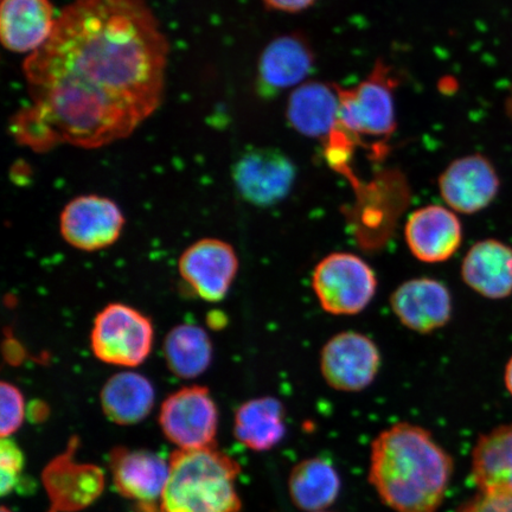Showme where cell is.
<instances>
[{"instance_id":"7a4b0ae2","label":"cell","mask_w":512,"mask_h":512,"mask_svg":"<svg viewBox=\"0 0 512 512\" xmlns=\"http://www.w3.org/2000/svg\"><path fill=\"white\" fill-rule=\"evenodd\" d=\"M454 473V460L426 428L399 422L370 446L368 479L394 512H438Z\"/></svg>"},{"instance_id":"d6986e66","label":"cell","mask_w":512,"mask_h":512,"mask_svg":"<svg viewBox=\"0 0 512 512\" xmlns=\"http://www.w3.org/2000/svg\"><path fill=\"white\" fill-rule=\"evenodd\" d=\"M462 279L473 291L489 299L512 294V248L486 239L475 243L465 255Z\"/></svg>"},{"instance_id":"f546056e","label":"cell","mask_w":512,"mask_h":512,"mask_svg":"<svg viewBox=\"0 0 512 512\" xmlns=\"http://www.w3.org/2000/svg\"><path fill=\"white\" fill-rule=\"evenodd\" d=\"M0 512H12V511H11V510H9V509H6L5 507H3V508H2V511H0Z\"/></svg>"},{"instance_id":"e0dca14e","label":"cell","mask_w":512,"mask_h":512,"mask_svg":"<svg viewBox=\"0 0 512 512\" xmlns=\"http://www.w3.org/2000/svg\"><path fill=\"white\" fill-rule=\"evenodd\" d=\"M57 18L50 0H3L0 37L5 49L34 54L47 43Z\"/></svg>"},{"instance_id":"484cf974","label":"cell","mask_w":512,"mask_h":512,"mask_svg":"<svg viewBox=\"0 0 512 512\" xmlns=\"http://www.w3.org/2000/svg\"><path fill=\"white\" fill-rule=\"evenodd\" d=\"M24 467L21 448L10 438L2 439L0 444V494L9 495L19 482Z\"/></svg>"},{"instance_id":"f1b7e54d","label":"cell","mask_w":512,"mask_h":512,"mask_svg":"<svg viewBox=\"0 0 512 512\" xmlns=\"http://www.w3.org/2000/svg\"><path fill=\"white\" fill-rule=\"evenodd\" d=\"M505 386L509 390V393L512 396V357L510 358L509 363L507 364V368H505L504 375Z\"/></svg>"},{"instance_id":"8992f818","label":"cell","mask_w":512,"mask_h":512,"mask_svg":"<svg viewBox=\"0 0 512 512\" xmlns=\"http://www.w3.org/2000/svg\"><path fill=\"white\" fill-rule=\"evenodd\" d=\"M155 329L151 319L134 307L113 303L94 319L91 348L99 361L120 368H137L149 358Z\"/></svg>"},{"instance_id":"d4e9b609","label":"cell","mask_w":512,"mask_h":512,"mask_svg":"<svg viewBox=\"0 0 512 512\" xmlns=\"http://www.w3.org/2000/svg\"><path fill=\"white\" fill-rule=\"evenodd\" d=\"M0 406V435L5 439L15 434L25 419L24 396L15 384H0Z\"/></svg>"},{"instance_id":"8fae6325","label":"cell","mask_w":512,"mask_h":512,"mask_svg":"<svg viewBox=\"0 0 512 512\" xmlns=\"http://www.w3.org/2000/svg\"><path fill=\"white\" fill-rule=\"evenodd\" d=\"M179 274L198 297L208 303L226 298L239 272V258L228 242L202 239L179 258Z\"/></svg>"},{"instance_id":"7402d4cb","label":"cell","mask_w":512,"mask_h":512,"mask_svg":"<svg viewBox=\"0 0 512 512\" xmlns=\"http://www.w3.org/2000/svg\"><path fill=\"white\" fill-rule=\"evenodd\" d=\"M156 393L147 377L134 371H121L105 383L100 401L106 418L119 426L142 422L155 406Z\"/></svg>"},{"instance_id":"2e32d148","label":"cell","mask_w":512,"mask_h":512,"mask_svg":"<svg viewBox=\"0 0 512 512\" xmlns=\"http://www.w3.org/2000/svg\"><path fill=\"white\" fill-rule=\"evenodd\" d=\"M315 64V51L303 35L294 32L274 38L258 62L261 92L270 95L303 85Z\"/></svg>"},{"instance_id":"44dd1931","label":"cell","mask_w":512,"mask_h":512,"mask_svg":"<svg viewBox=\"0 0 512 512\" xmlns=\"http://www.w3.org/2000/svg\"><path fill=\"white\" fill-rule=\"evenodd\" d=\"M286 409L277 398L264 396L242 403L235 413L234 437L254 452H267L284 440Z\"/></svg>"},{"instance_id":"ffe728a7","label":"cell","mask_w":512,"mask_h":512,"mask_svg":"<svg viewBox=\"0 0 512 512\" xmlns=\"http://www.w3.org/2000/svg\"><path fill=\"white\" fill-rule=\"evenodd\" d=\"M471 475L483 494L512 496V424L499 426L477 440Z\"/></svg>"},{"instance_id":"4dcf8cb0","label":"cell","mask_w":512,"mask_h":512,"mask_svg":"<svg viewBox=\"0 0 512 512\" xmlns=\"http://www.w3.org/2000/svg\"><path fill=\"white\" fill-rule=\"evenodd\" d=\"M319 512H325V511H319Z\"/></svg>"},{"instance_id":"277c9868","label":"cell","mask_w":512,"mask_h":512,"mask_svg":"<svg viewBox=\"0 0 512 512\" xmlns=\"http://www.w3.org/2000/svg\"><path fill=\"white\" fill-rule=\"evenodd\" d=\"M377 285L368 262L347 252L326 255L312 273V288L320 306L334 316H355L366 310Z\"/></svg>"},{"instance_id":"5b68a950","label":"cell","mask_w":512,"mask_h":512,"mask_svg":"<svg viewBox=\"0 0 512 512\" xmlns=\"http://www.w3.org/2000/svg\"><path fill=\"white\" fill-rule=\"evenodd\" d=\"M396 85L392 69L379 61L368 78L355 88L337 86L341 101L339 126L354 137L392 136L396 128Z\"/></svg>"},{"instance_id":"3957f363","label":"cell","mask_w":512,"mask_h":512,"mask_svg":"<svg viewBox=\"0 0 512 512\" xmlns=\"http://www.w3.org/2000/svg\"><path fill=\"white\" fill-rule=\"evenodd\" d=\"M170 473L159 512H240L236 479L241 466L216 446L177 450L169 460Z\"/></svg>"},{"instance_id":"5bb4252c","label":"cell","mask_w":512,"mask_h":512,"mask_svg":"<svg viewBox=\"0 0 512 512\" xmlns=\"http://www.w3.org/2000/svg\"><path fill=\"white\" fill-rule=\"evenodd\" d=\"M389 303L405 328L422 335L443 329L450 323L453 313L450 290L432 278L405 281L395 288Z\"/></svg>"},{"instance_id":"9a60e30c","label":"cell","mask_w":512,"mask_h":512,"mask_svg":"<svg viewBox=\"0 0 512 512\" xmlns=\"http://www.w3.org/2000/svg\"><path fill=\"white\" fill-rule=\"evenodd\" d=\"M405 241L415 259L425 264H441L462 246V222L452 209L431 204L409 215Z\"/></svg>"},{"instance_id":"7c38bea8","label":"cell","mask_w":512,"mask_h":512,"mask_svg":"<svg viewBox=\"0 0 512 512\" xmlns=\"http://www.w3.org/2000/svg\"><path fill=\"white\" fill-rule=\"evenodd\" d=\"M110 469L115 489L143 512H159L170 464L159 454L147 450L114 448L110 454Z\"/></svg>"},{"instance_id":"cb8c5ba5","label":"cell","mask_w":512,"mask_h":512,"mask_svg":"<svg viewBox=\"0 0 512 512\" xmlns=\"http://www.w3.org/2000/svg\"><path fill=\"white\" fill-rule=\"evenodd\" d=\"M164 356L172 374L185 380L196 379L213 361V344L200 326L181 324L166 336Z\"/></svg>"},{"instance_id":"30bf717a","label":"cell","mask_w":512,"mask_h":512,"mask_svg":"<svg viewBox=\"0 0 512 512\" xmlns=\"http://www.w3.org/2000/svg\"><path fill=\"white\" fill-rule=\"evenodd\" d=\"M297 169L292 159L273 147H255L234 164L239 194L256 207H271L290 194Z\"/></svg>"},{"instance_id":"9c48e42d","label":"cell","mask_w":512,"mask_h":512,"mask_svg":"<svg viewBox=\"0 0 512 512\" xmlns=\"http://www.w3.org/2000/svg\"><path fill=\"white\" fill-rule=\"evenodd\" d=\"M125 226V216L111 198L85 195L62 210L60 232L64 241L83 252H98L114 245Z\"/></svg>"},{"instance_id":"ba28073f","label":"cell","mask_w":512,"mask_h":512,"mask_svg":"<svg viewBox=\"0 0 512 512\" xmlns=\"http://www.w3.org/2000/svg\"><path fill=\"white\" fill-rule=\"evenodd\" d=\"M381 351L367 335L343 331L332 336L320 352V371L332 389L358 393L380 373Z\"/></svg>"},{"instance_id":"4316f807","label":"cell","mask_w":512,"mask_h":512,"mask_svg":"<svg viewBox=\"0 0 512 512\" xmlns=\"http://www.w3.org/2000/svg\"><path fill=\"white\" fill-rule=\"evenodd\" d=\"M457 512H512V496L479 492L460 505Z\"/></svg>"},{"instance_id":"603a6c76","label":"cell","mask_w":512,"mask_h":512,"mask_svg":"<svg viewBox=\"0 0 512 512\" xmlns=\"http://www.w3.org/2000/svg\"><path fill=\"white\" fill-rule=\"evenodd\" d=\"M287 488L294 507L305 512H319L337 501L342 480L328 460L306 458L292 467Z\"/></svg>"},{"instance_id":"4fadbf2b","label":"cell","mask_w":512,"mask_h":512,"mask_svg":"<svg viewBox=\"0 0 512 512\" xmlns=\"http://www.w3.org/2000/svg\"><path fill=\"white\" fill-rule=\"evenodd\" d=\"M438 187L454 213L472 215L495 201L501 182L488 158L470 155L453 160L440 175Z\"/></svg>"},{"instance_id":"52a82bcc","label":"cell","mask_w":512,"mask_h":512,"mask_svg":"<svg viewBox=\"0 0 512 512\" xmlns=\"http://www.w3.org/2000/svg\"><path fill=\"white\" fill-rule=\"evenodd\" d=\"M158 421L165 438L178 450L215 446L219 411L206 387H184L170 394L160 408Z\"/></svg>"},{"instance_id":"6da1fadb","label":"cell","mask_w":512,"mask_h":512,"mask_svg":"<svg viewBox=\"0 0 512 512\" xmlns=\"http://www.w3.org/2000/svg\"><path fill=\"white\" fill-rule=\"evenodd\" d=\"M169 51L145 0H75L23 63L29 104L11 136L36 153L130 137L162 105Z\"/></svg>"},{"instance_id":"ac0fdd59","label":"cell","mask_w":512,"mask_h":512,"mask_svg":"<svg viewBox=\"0 0 512 512\" xmlns=\"http://www.w3.org/2000/svg\"><path fill=\"white\" fill-rule=\"evenodd\" d=\"M341 101L337 86L307 81L288 98L286 118L294 131L307 138L330 136L339 126Z\"/></svg>"},{"instance_id":"83f0119b","label":"cell","mask_w":512,"mask_h":512,"mask_svg":"<svg viewBox=\"0 0 512 512\" xmlns=\"http://www.w3.org/2000/svg\"><path fill=\"white\" fill-rule=\"evenodd\" d=\"M317 0H262L267 9L285 12V14H299L312 8Z\"/></svg>"}]
</instances>
